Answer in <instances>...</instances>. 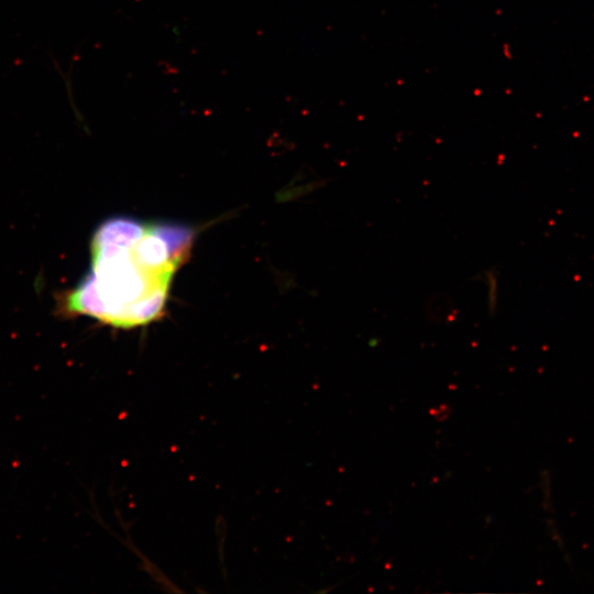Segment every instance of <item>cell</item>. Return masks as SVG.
<instances>
[{
  "mask_svg": "<svg viewBox=\"0 0 594 594\" xmlns=\"http://www.w3.org/2000/svg\"><path fill=\"white\" fill-rule=\"evenodd\" d=\"M194 237L182 224L106 220L91 238L90 271L67 295V310L123 330L157 320Z\"/></svg>",
  "mask_w": 594,
  "mask_h": 594,
  "instance_id": "cell-1",
  "label": "cell"
},
{
  "mask_svg": "<svg viewBox=\"0 0 594 594\" xmlns=\"http://www.w3.org/2000/svg\"><path fill=\"white\" fill-rule=\"evenodd\" d=\"M486 274V282L488 285V310L491 314L496 311L498 299V283L493 271H488Z\"/></svg>",
  "mask_w": 594,
  "mask_h": 594,
  "instance_id": "cell-2",
  "label": "cell"
}]
</instances>
